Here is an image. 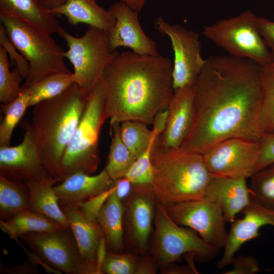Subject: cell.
Segmentation results:
<instances>
[{
	"label": "cell",
	"instance_id": "45",
	"mask_svg": "<svg viewBox=\"0 0 274 274\" xmlns=\"http://www.w3.org/2000/svg\"><path fill=\"white\" fill-rule=\"evenodd\" d=\"M161 273L167 274H191L197 273L194 266H179L173 263L162 268Z\"/></svg>",
	"mask_w": 274,
	"mask_h": 274
},
{
	"label": "cell",
	"instance_id": "22",
	"mask_svg": "<svg viewBox=\"0 0 274 274\" xmlns=\"http://www.w3.org/2000/svg\"><path fill=\"white\" fill-rule=\"evenodd\" d=\"M0 14L15 17L50 35L58 33L62 28L56 16L38 0H0Z\"/></svg>",
	"mask_w": 274,
	"mask_h": 274
},
{
	"label": "cell",
	"instance_id": "33",
	"mask_svg": "<svg viewBox=\"0 0 274 274\" xmlns=\"http://www.w3.org/2000/svg\"><path fill=\"white\" fill-rule=\"evenodd\" d=\"M250 178L251 200L274 211V163L256 172Z\"/></svg>",
	"mask_w": 274,
	"mask_h": 274
},
{
	"label": "cell",
	"instance_id": "17",
	"mask_svg": "<svg viewBox=\"0 0 274 274\" xmlns=\"http://www.w3.org/2000/svg\"><path fill=\"white\" fill-rule=\"evenodd\" d=\"M115 19L114 26L107 32L114 50L121 47L130 48L139 55L159 54L156 43L144 32L139 20V11L119 1L108 9Z\"/></svg>",
	"mask_w": 274,
	"mask_h": 274
},
{
	"label": "cell",
	"instance_id": "7",
	"mask_svg": "<svg viewBox=\"0 0 274 274\" xmlns=\"http://www.w3.org/2000/svg\"><path fill=\"white\" fill-rule=\"evenodd\" d=\"M58 34L68 48L64 55L73 65L76 83L89 94L119 52L111 48L106 32L92 26L81 37L72 36L62 27Z\"/></svg>",
	"mask_w": 274,
	"mask_h": 274
},
{
	"label": "cell",
	"instance_id": "29",
	"mask_svg": "<svg viewBox=\"0 0 274 274\" xmlns=\"http://www.w3.org/2000/svg\"><path fill=\"white\" fill-rule=\"evenodd\" d=\"M76 83L73 73H58L51 75L25 89L29 95V107L52 98Z\"/></svg>",
	"mask_w": 274,
	"mask_h": 274
},
{
	"label": "cell",
	"instance_id": "46",
	"mask_svg": "<svg viewBox=\"0 0 274 274\" xmlns=\"http://www.w3.org/2000/svg\"><path fill=\"white\" fill-rule=\"evenodd\" d=\"M167 111H161L155 116L153 121L152 130L159 136L164 130L167 121Z\"/></svg>",
	"mask_w": 274,
	"mask_h": 274
},
{
	"label": "cell",
	"instance_id": "23",
	"mask_svg": "<svg viewBox=\"0 0 274 274\" xmlns=\"http://www.w3.org/2000/svg\"><path fill=\"white\" fill-rule=\"evenodd\" d=\"M51 12L56 16H65L71 24L85 23L107 33L115 23L109 10L99 6L96 0H66Z\"/></svg>",
	"mask_w": 274,
	"mask_h": 274
},
{
	"label": "cell",
	"instance_id": "39",
	"mask_svg": "<svg viewBox=\"0 0 274 274\" xmlns=\"http://www.w3.org/2000/svg\"><path fill=\"white\" fill-rule=\"evenodd\" d=\"M231 264L232 268L225 274H254L259 271V263L252 255L234 257Z\"/></svg>",
	"mask_w": 274,
	"mask_h": 274
},
{
	"label": "cell",
	"instance_id": "20",
	"mask_svg": "<svg viewBox=\"0 0 274 274\" xmlns=\"http://www.w3.org/2000/svg\"><path fill=\"white\" fill-rule=\"evenodd\" d=\"M204 197L217 203L230 223L251 201L250 190L244 178L212 177Z\"/></svg>",
	"mask_w": 274,
	"mask_h": 274
},
{
	"label": "cell",
	"instance_id": "32",
	"mask_svg": "<svg viewBox=\"0 0 274 274\" xmlns=\"http://www.w3.org/2000/svg\"><path fill=\"white\" fill-rule=\"evenodd\" d=\"M28 101V93L22 89L21 93L13 101L1 105L4 117L0 124V146H10L13 130L29 107Z\"/></svg>",
	"mask_w": 274,
	"mask_h": 274
},
{
	"label": "cell",
	"instance_id": "15",
	"mask_svg": "<svg viewBox=\"0 0 274 274\" xmlns=\"http://www.w3.org/2000/svg\"><path fill=\"white\" fill-rule=\"evenodd\" d=\"M124 203L126 241L137 252L145 255L157 204L151 186L133 185Z\"/></svg>",
	"mask_w": 274,
	"mask_h": 274
},
{
	"label": "cell",
	"instance_id": "5",
	"mask_svg": "<svg viewBox=\"0 0 274 274\" xmlns=\"http://www.w3.org/2000/svg\"><path fill=\"white\" fill-rule=\"evenodd\" d=\"M108 118L101 79L88 94L80 121L63 152L58 171L60 182L76 173L92 175L97 170L101 162L99 136Z\"/></svg>",
	"mask_w": 274,
	"mask_h": 274
},
{
	"label": "cell",
	"instance_id": "41",
	"mask_svg": "<svg viewBox=\"0 0 274 274\" xmlns=\"http://www.w3.org/2000/svg\"><path fill=\"white\" fill-rule=\"evenodd\" d=\"M259 31L274 58V21L256 16Z\"/></svg>",
	"mask_w": 274,
	"mask_h": 274
},
{
	"label": "cell",
	"instance_id": "36",
	"mask_svg": "<svg viewBox=\"0 0 274 274\" xmlns=\"http://www.w3.org/2000/svg\"><path fill=\"white\" fill-rule=\"evenodd\" d=\"M154 142L135 159L125 177L133 185H151L152 183L154 170L151 153Z\"/></svg>",
	"mask_w": 274,
	"mask_h": 274
},
{
	"label": "cell",
	"instance_id": "25",
	"mask_svg": "<svg viewBox=\"0 0 274 274\" xmlns=\"http://www.w3.org/2000/svg\"><path fill=\"white\" fill-rule=\"evenodd\" d=\"M29 193V210L40 213L56 222L64 228H71L69 221L60 206L53 189L58 178H51L25 182Z\"/></svg>",
	"mask_w": 274,
	"mask_h": 274
},
{
	"label": "cell",
	"instance_id": "34",
	"mask_svg": "<svg viewBox=\"0 0 274 274\" xmlns=\"http://www.w3.org/2000/svg\"><path fill=\"white\" fill-rule=\"evenodd\" d=\"M9 65L8 54L0 46V101L3 104L13 101L22 91L23 78L16 66L11 71Z\"/></svg>",
	"mask_w": 274,
	"mask_h": 274
},
{
	"label": "cell",
	"instance_id": "14",
	"mask_svg": "<svg viewBox=\"0 0 274 274\" xmlns=\"http://www.w3.org/2000/svg\"><path fill=\"white\" fill-rule=\"evenodd\" d=\"M22 142L15 146H0V175L13 180L26 182L52 177L43 165L35 130L31 122L24 120Z\"/></svg>",
	"mask_w": 274,
	"mask_h": 274
},
{
	"label": "cell",
	"instance_id": "47",
	"mask_svg": "<svg viewBox=\"0 0 274 274\" xmlns=\"http://www.w3.org/2000/svg\"><path fill=\"white\" fill-rule=\"evenodd\" d=\"M40 4L50 12L62 5L66 0H38Z\"/></svg>",
	"mask_w": 274,
	"mask_h": 274
},
{
	"label": "cell",
	"instance_id": "1",
	"mask_svg": "<svg viewBox=\"0 0 274 274\" xmlns=\"http://www.w3.org/2000/svg\"><path fill=\"white\" fill-rule=\"evenodd\" d=\"M261 65L231 55L212 56L194 83V119L180 149L202 154L224 140H258Z\"/></svg>",
	"mask_w": 274,
	"mask_h": 274
},
{
	"label": "cell",
	"instance_id": "26",
	"mask_svg": "<svg viewBox=\"0 0 274 274\" xmlns=\"http://www.w3.org/2000/svg\"><path fill=\"white\" fill-rule=\"evenodd\" d=\"M0 228L15 240L27 232L54 231L64 228L45 215L30 210L21 212L9 220H1Z\"/></svg>",
	"mask_w": 274,
	"mask_h": 274
},
{
	"label": "cell",
	"instance_id": "21",
	"mask_svg": "<svg viewBox=\"0 0 274 274\" xmlns=\"http://www.w3.org/2000/svg\"><path fill=\"white\" fill-rule=\"evenodd\" d=\"M113 181L105 168L98 174L92 176L76 173L53 186L59 203L77 204L110 189Z\"/></svg>",
	"mask_w": 274,
	"mask_h": 274
},
{
	"label": "cell",
	"instance_id": "18",
	"mask_svg": "<svg viewBox=\"0 0 274 274\" xmlns=\"http://www.w3.org/2000/svg\"><path fill=\"white\" fill-rule=\"evenodd\" d=\"M59 204L69 221L88 274H100L99 257L105 251L106 245L99 224L87 217L77 204Z\"/></svg>",
	"mask_w": 274,
	"mask_h": 274
},
{
	"label": "cell",
	"instance_id": "4",
	"mask_svg": "<svg viewBox=\"0 0 274 274\" xmlns=\"http://www.w3.org/2000/svg\"><path fill=\"white\" fill-rule=\"evenodd\" d=\"M151 184L158 203L167 207L204 197L212 176L201 154L180 148L161 151L153 147Z\"/></svg>",
	"mask_w": 274,
	"mask_h": 274
},
{
	"label": "cell",
	"instance_id": "2",
	"mask_svg": "<svg viewBox=\"0 0 274 274\" xmlns=\"http://www.w3.org/2000/svg\"><path fill=\"white\" fill-rule=\"evenodd\" d=\"M105 108L110 123L152 124L173 93V63L160 54L119 53L103 73Z\"/></svg>",
	"mask_w": 274,
	"mask_h": 274
},
{
	"label": "cell",
	"instance_id": "19",
	"mask_svg": "<svg viewBox=\"0 0 274 274\" xmlns=\"http://www.w3.org/2000/svg\"><path fill=\"white\" fill-rule=\"evenodd\" d=\"M242 212L244 217L231 223L223 254L216 263L218 268L231 264L237 251L245 243L258 237L261 227L267 225L274 226V211L253 200Z\"/></svg>",
	"mask_w": 274,
	"mask_h": 274
},
{
	"label": "cell",
	"instance_id": "10",
	"mask_svg": "<svg viewBox=\"0 0 274 274\" xmlns=\"http://www.w3.org/2000/svg\"><path fill=\"white\" fill-rule=\"evenodd\" d=\"M19 238L32 253L55 273L88 274L71 228L54 231L31 232Z\"/></svg>",
	"mask_w": 274,
	"mask_h": 274
},
{
	"label": "cell",
	"instance_id": "35",
	"mask_svg": "<svg viewBox=\"0 0 274 274\" xmlns=\"http://www.w3.org/2000/svg\"><path fill=\"white\" fill-rule=\"evenodd\" d=\"M138 259L131 253L107 250L100 265V271L106 274H135Z\"/></svg>",
	"mask_w": 274,
	"mask_h": 274
},
{
	"label": "cell",
	"instance_id": "43",
	"mask_svg": "<svg viewBox=\"0 0 274 274\" xmlns=\"http://www.w3.org/2000/svg\"><path fill=\"white\" fill-rule=\"evenodd\" d=\"M39 270L33 262L26 261L21 265L12 267L1 266V273L10 274H36L39 273Z\"/></svg>",
	"mask_w": 274,
	"mask_h": 274
},
{
	"label": "cell",
	"instance_id": "6",
	"mask_svg": "<svg viewBox=\"0 0 274 274\" xmlns=\"http://www.w3.org/2000/svg\"><path fill=\"white\" fill-rule=\"evenodd\" d=\"M0 20L9 39L29 64L22 88L54 74L71 73L65 63V51L51 35L12 16L0 14Z\"/></svg>",
	"mask_w": 274,
	"mask_h": 274
},
{
	"label": "cell",
	"instance_id": "42",
	"mask_svg": "<svg viewBox=\"0 0 274 274\" xmlns=\"http://www.w3.org/2000/svg\"><path fill=\"white\" fill-rule=\"evenodd\" d=\"M138 259L135 274H155L159 266L153 256L143 255Z\"/></svg>",
	"mask_w": 274,
	"mask_h": 274
},
{
	"label": "cell",
	"instance_id": "8",
	"mask_svg": "<svg viewBox=\"0 0 274 274\" xmlns=\"http://www.w3.org/2000/svg\"><path fill=\"white\" fill-rule=\"evenodd\" d=\"M256 16L250 10L204 27V36L229 55L251 60L262 66L274 58L261 36Z\"/></svg>",
	"mask_w": 274,
	"mask_h": 274
},
{
	"label": "cell",
	"instance_id": "40",
	"mask_svg": "<svg viewBox=\"0 0 274 274\" xmlns=\"http://www.w3.org/2000/svg\"><path fill=\"white\" fill-rule=\"evenodd\" d=\"M114 189L113 185L108 190L95 196L87 201L77 203L81 211L89 218L96 220L97 215Z\"/></svg>",
	"mask_w": 274,
	"mask_h": 274
},
{
	"label": "cell",
	"instance_id": "9",
	"mask_svg": "<svg viewBox=\"0 0 274 274\" xmlns=\"http://www.w3.org/2000/svg\"><path fill=\"white\" fill-rule=\"evenodd\" d=\"M154 223L152 256L161 268L178 261L186 253L211 260L219 251L205 243L191 228L175 222L166 208L158 203Z\"/></svg>",
	"mask_w": 274,
	"mask_h": 274
},
{
	"label": "cell",
	"instance_id": "48",
	"mask_svg": "<svg viewBox=\"0 0 274 274\" xmlns=\"http://www.w3.org/2000/svg\"><path fill=\"white\" fill-rule=\"evenodd\" d=\"M148 0H119L127 5L133 9L140 11L145 6Z\"/></svg>",
	"mask_w": 274,
	"mask_h": 274
},
{
	"label": "cell",
	"instance_id": "16",
	"mask_svg": "<svg viewBox=\"0 0 274 274\" xmlns=\"http://www.w3.org/2000/svg\"><path fill=\"white\" fill-rule=\"evenodd\" d=\"M194 97V84L174 90L166 108V127L155 140V148L165 151L180 148L192 127Z\"/></svg>",
	"mask_w": 274,
	"mask_h": 274
},
{
	"label": "cell",
	"instance_id": "31",
	"mask_svg": "<svg viewBox=\"0 0 274 274\" xmlns=\"http://www.w3.org/2000/svg\"><path fill=\"white\" fill-rule=\"evenodd\" d=\"M120 133L123 142L136 159L155 142L158 135L146 124L137 121L120 123Z\"/></svg>",
	"mask_w": 274,
	"mask_h": 274
},
{
	"label": "cell",
	"instance_id": "28",
	"mask_svg": "<svg viewBox=\"0 0 274 274\" xmlns=\"http://www.w3.org/2000/svg\"><path fill=\"white\" fill-rule=\"evenodd\" d=\"M111 142L105 169L113 181L125 177L136 158L122 141L120 123H110Z\"/></svg>",
	"mask_w": 274,
	"mask_h": 274
},
{
	"label": "cell",
	"instance_id": "24",
	"mask_svg": "<svg viewBox=\"0 0 274 274\" xmlns=\"http://www.w3.org/2000/svg\"><path fill=\"white\" fill-rule=\"evenodd\" d=\"M113 187L96 220L103 232L107 251L119 253L124 251L125 207L116 195Z\"/></svg>",
	"mask_w": 274,
	"mask_h": 274
},
{
	"label": "cell",
	"instance_id": "3",
	"mask_svg": "<svg viewBox=\"0 0 274 274\" xmlns=\"http://www.w3.org/2000/svg\"><path fill=\"white\" fill-rule=\"evenodd\" d=\"M88 95L75 83L60 94L33 106L31 123L42 162L54 178H58L62 156L81 117Z\"/></svg>",
	"mask_w": 274,
	"mask_h": 274
},
{
	"label": "cell",
	"instance_id": "12",
	"mask_svg": "<svg viewBox=\"0 0 274 274\" xmlns=\"http://www.w3.org/2000/svg\"><path fill=\"white\" fill-rule=\"evenodd\" d=\"M165 208L177 224L197 232L209 245L218 250L224 248L228 232L223 212L217 203L204 197Z\"/></svg>",
	"mask_w": 274,
	"mask_h": 274
},
{
	"label": "cell",
	"instance_id": "38",
	"mask_svg": "<svg viewBox=\"0 0 274 274\" xmlns=\"http://www.w3.org/2000/svg\"><path fill=\"white\" fill-rule=\"evenodd\" d=\"M258 142L259 155L256 172L274 163V132L263 134Z\"/></svg>",
	"mask_w": 274,
	"mask_h": 274
},
{
	"label": "cell",
	"instance_id": "13",
	"mask_svg": "<svg viewBox=\"0 0 274 274\" xmlns=\"http://www.w3.org/2000/svg\"><path fill=\"white\" fill-rule=\"evenodd\" d=\"M154 26L171 42L174 53V90L193 84L206 61L201 56L198 33L181 25L170 24L161 16L156 19Z\"/></svg>",
	"mask_w": 274,
	"mask_h": 274
},
{
	"label": "cell",
	"instance_id": "11",
	"mask_svg": "<svg viewBox=\"0 0 274 274\" xmlns=\"http://www.w3.org/2000/svg\"><path fill=\"white\" fill-rule=\"evenodd\" d=\"M213 177L250 178L256 171L258 140L231 138L215 144L202 154Z\"/></svg>",
	"mask_w": 274,
	"mask_h": 274
},
{
	"label": "cell",
	"instance_id": "30",
	"mask_svg": "<svg viewBox=\"0 0 274 274\" xmlns=\"http://www.w3.org/2000/svg\"><path fill=\"white\" fill-rule=\"evenodd\" d=\"M262 103L259 125L262 134L274 132V59L261 66Z\"/></svg>",
	"mask_w": 274,
	"mask_h": 274
},
{
	"label": "cell",
	"instance_id": "37",
	"mask_svg": "<svg viewBox=\"0 0 274 274\" xmlns=\"http://www.w3.org/2000/svg\"><path fill=\"white\" fill-rule=\"evenodd\" d=\"M0 46L7 52L10 57L11 63H13L16 66L23 79L27 77L29 64L27 60L21 54L18 53V51L9 39L4 26L1 23L0 25Z\"/></svg>",
	"mask_w": 274,
	"mask_h": 274
},
{
	"label": "cell",
	"instance_id": "27",
	"mask_svg": "<svg viewBox=\"0 0 274 274\" xmlns=\"http://www.w3.org/2000/svg\"><path fill=\"white\" fill-rule=\"evenodd\" d=\"M29 193L25 182L13 180L0 175V215L7 220L29 210Z\"/></svg>",
	"mask_w": 274,
	"mask_h": 274
},
{
	"label": "cell",
	"instance_id": "44",
	"mask_svg": "<svg viewBox=\"0 0 274 274\" xmlns=\"http://www.w3.org/2000/svg\"><path fill=\"white\" fill-rule=\"evenodd\" d=\"M114 192L119 199L124 202L131 192L133 184L126 177L114 181Z\"/></svg>",
	"mask_w": 274,
	"mask_h": 274
}]
</instances>
